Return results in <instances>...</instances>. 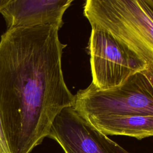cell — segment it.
Listing matches in <instances>:
<instances>
[{"mask_svg": "<svg viewBox=\"0 0 153 153\" xmlns=\"http://www.w3.org/2000/svg\"><path fill=\"white\" fill-rule=\"evenodd\" d=\"M84 14L91 27L108 32L147 65H153V20L142 0H87Z\"/></svg>", "mask_w": 153, "mask_h": 153, "instance_id": "2", "label": "cell"}, {"mask_svg": "<svg viewBox=\"0 0 153 153\" xmlns=\"http://www.w3.org/2000/svg\"><path fill=\"white\" fill-rule=\"evenodd\" d=\"M153 86V65H147L146 68L141 72Z\"/></svg>", "mask_w": 153, "mask_h": 153, "instance_id": "9", "label": "cell"}, {"mask_svg": "<svg viewBox=\"0 0 153 153\" xmlns=\"http://www.w3.org/2000/svg\"><path fill=\"white\" fill-rule=\"evenodd\" d=\"M147 5L153 10V0H144Z\"/></svg>", "mask_w": 153, "mask_h": 153, "instance_id": "12", "label": "cell"}, {"mask_svg": "<svg viewBox=\"0 0 153 153\" xmlns=\"http://www.w3.org/2000/svg\"><path fill=\"white\" fill-rule=\"evenodd\" d=\"M0 153H11L9 149L0 117Z\"/></svg>", "mask_w": 153, "mask_h": 153, "instance_id": "8", "label": "cell"}, {"mask_svg": "<svg viewBox=\"0 0 153 153\" xmlns=\"http://www.w3.org/2000/svg\"><path fill=\"white\" fill-rule=\"evenodd\" d=\"M142 4H143V8H144L145 11L148 14V16L150 17V18L153 20V10L147 5V4L145 2L144 0H142Z\"/></svg>", "mask_w": 153, "mask_h": 153, "instance_id": "10", "label": "cell"}, {"mask_svg": "<svg viewBox=\"0 0 153 153\" xmlns=\"http://www.w3.org/2000/svg\"><path fill=\"white\" fill-rule=\"evenodd\" d=\"M73 0H10L0 13L7 29L63 25V16Z\"/></svg>", "mask_w": 153, "mask_h": 153, "instance_id": "6", "label": "cell"}, {"mask_svg": "<svg viewBox=\"0 0 153 153\" xmlns=\"http://www.w3.org/2000/svg\"><path fill=\"white\" fill-rule=\"evenodd\" d=\"M73 107L85 118L153 115V86L141 72L108 90L91 83L78 91Z\"/></svg>", "mask_w": 153, "mask_h": 153, "instance_id": "3", "label": "cell"}, {"mask_svg": "<svg viewBox=\"0 0 153 153\" xmlns=\"http://www.w3.org/2000/svg\"><path fill=\"white\" fill-rule=\"evenodd\" d=\"M89 52L91 83L100 90L123 84L146 68V63L108 32L91 27Z\"/></svg>", "mask_w": 153, "mask_h": 153, "instance_id": "4", "label": "cell"}, {"mask_svg": "<svg viewBox=\"0 0 153 153\" xmlns=\"http://www.w3.org/2000/svg\"><path fill=\"white\" fill-rule=\"evenodd\" d=\"M106 135H122L142 139L153 136V115L102 116L86 118Z\"/></svg>", "mask_w": 153, "mask_h": 153, "instance_id": "7", "label": "cell"}, {"mask_svg": "<svg viewBox=\"0 0 153 153\" xmlns=\"http://www.w3.org/2000/svg\"><path fill=\"white\" fill-rule=\"evenodd\" d=\"M10 1V0H0V11L5 7Z\"/></svg>", "mask_w": 153, "mask_h": 153, "instance_id": "11", "label": "cell"}, {"mask_svg": "<svg viewBox=\"0 0 153 153\" xmlns=\"http://www.w3.org/2000/svg\"><path fill=\"white\" fill-rule=\"evenodd\" d=\"M56 25L7 29L0 41V117L11 153H29L56 116L73 106Z\"/></svg>", "mask_w": 153, "mask_h": 153, "instance_id": "1", "label": "cell"}, {"mask_svg": "<svg viewBox=\"0 0 153 153\" xmlns=\"http://www.w3.org/2000/svg\"><path fill=\"white\" fill-rule=\"evenodd\" d=\"M65 153H131L96 128L73 106L63 108L54 118L48 136Z\"/></svg>", "mask_w": 153, "mask_h": 153, "instance_id": "5", "label": "cell"}]
</instances>
